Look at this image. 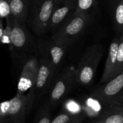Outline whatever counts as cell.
<instances>
[{
	"instance_id": "obj_14",
	"label": "cell",
	"mask_w": 123,
	"mask_h": 123,
	"mask_svg": "<svg viewBox=\"0 0 123 123\" xmlns=\"http://www.w3.org/2000/svg\"><path fill=\"white\" fill-rule=\"evenodd\" d=\"M103 123H123V106H108L101 114Z\"/></svg>"
},
{
	"instance_id": "obj_13",
	"label": "cell",
	"mask_w": 123,
	"mask_h": 123,
	"mask_svg": "<svg viewBox=\"0 0 123 123\" xmlns=\"http://www.w3.org/2000/svg\"><path fill=\"white\" fill-rule=\"evenodd\" d=\"M12 15L17 20L25 22L28 20L30 9V0H10Z\"/></svg>"
},
{
	"instance_id": "obj_21",
	"label": "cell",
	"mask_w": 123,
	"mask_h": 123,
	"mask_svg": "<svg viewBox=\"0 0 123 123\" xmlns=\"http://www.w3.org/2000/svg\"><path fill=\"white\" fill-rule=\"evenodd\" d=\"M66 111L73 114V115H78L82 114V109L80 106L76 102L74 101H70L66 105Z\"/></svg>"
},
{
	"instance_id": "obj_19",
	"label": "cell",
	"mask_w": 123,
	"mask_h": 123,
	"mask_svg": "<svg viewBox=\"0 0 123 123\" xmlns=\"http://www.w3.org/2000/svg\"><path fill=\"white\" fill-rule=\"evenodd\" d=\"M0 15L1 19H5L12 15L10 2L6 0H0Z\"/></svg>"
},
{
	"instance_id": "obj_15",
	"label": "cell",
	"mask_w": 123,
	"mask_h": 123,
	"mask_svg": "<svg viewBox=\"0 0 123 123\" xmlns=\"http://www.w3.org/2000/svg\"><path fill=\"white\" fill-rule=\"evenodd\" d=\"M112 13L114 26L120 36L123 33V0H114Z\"/></svg>"
},
{
	"instance_id": "obj_9",
	"label": "cell",
	"mask_w": 123,
	"mask_h": 123,
	"mask_svg": "<svg viewBox=\"0 0 123 123\" xmlns=\"http://www.w3.org/2000/svg\"><path fill=\"white\" fill-rule=\"evenodd\" d=\"M36 43L38 56L48 61L57 71L62 62L67 48L56 43L52 37L40 38Z\"/></svg>"
},
{
	"instance_id": "obj_10",
	"label": "cell",
	"mask_w": 123,
	"mask_h": 123,
	"mask_svg": "<svg viewBox=\"0 0 123 123\" xmlns=\"http://www.w3.org/2000/svg\"><path fill=\"white\" fill-rule=\"evenodd\" d=\"M40 67L39 56L35 54L22 61L16 94H25L34 85L38 76Z\"/></svg>"
},
{
	"instance_id": "obj_8",
	"label": "cell",
	"mask_w": 123,
	"mask_h": 123,
	"mask_svg": "<svg viewBox=\"0 0 123 123\" xmlns=\"http://www.w3.org/2000/svg\"><path fill=\"white\" fill-rule=\"evenodd\" d=\"M26 115V94H16L10 100L1 103L0 123H24Z\"/></svg>"
},
{
	"instance_id": "obj_2",
	"label": "cell",
	"mask_w": 123,
	"mask_h": 123,
	"mask_svg": "<svg viewBox=\"0 0 123 123\" xmlns=\"http://www.w3.org/2000/svg\"><path fill=\"white\" fill-rule=\"evenodd\" d=\"M91 14L74 12L53 33L55 42L68 48L79 38L90 24Z\"/></svg>"
},
{
	"instance_id": "obj_18",
	"label": "cell",
	"mask_w": 123,
	"mask_h": 123,
	"mask_svg": "<svg viewBox=\"0 0 123 123\" xmlns=\"http://www.w3.org/2000/svg\"><path fill=\"white\" fill-rule=\"evenodd\" d=\"M123 70V33L120 36V43L117 53V67L115 70V77Z\"/></svg>"
},
{
	"instance_id": "obj_4",
	"label": "cell",
	"mask_w": 123,
	"mask_h": 123,
	"mask_svg": "<svg viewBox=\"0 0 123 123\" xmlns=\"http://www.w3.org/2000/svg\"><path fill=\"white\" fill-rule=\"evenodd\" d=\"M40 67L36 82L26 94L27 114L32 109L35 102L49 91L57 71L43 58L39 56Z\"/></svg>"
},
{
	"instance_id": "obj_3",
	"label": "cell",
	"mask_w": 123,
	"mask_h": 123,
	"mask_svg": "<svg viewBox=\"0 0 123 123\" xmlns=\"http://www.w3.org/2000/svg\"><path fill=\"white\" fill-rule=\"evenodd\" d=\"M103 55V48L100 44H93L88 48L76 68L77 84L83 86L92 84Z\"/></svg>"
},
{
	"instance_id": "obj_11",
	"label": "cell",
	"mask_w": 123,
	"mask_h": 123,
	"mask_svg": "<svg viewBox=\"0 0 123 123\" xmlns=\"http://www.w3.org/2000/svg\"><path fill=\"white\" fill-rule=\"evenodd\" d=\"M76 0H56L49 22L48 30L54 33L74 12Z\"/></svg>"
},
{
	"instance_id": "obj_23",
	"label": "cell",
	"mask_w": 123,
	"mask_h": 123,
	"mask_svg": "<svg viewBox=\"0 0 123 123\" xmlns=\"http://www.w3.org/2000/svg\"><path fill=\"white\" fill-rule=\"evenodd\" d=\"M103 123V122H102V121H101V120H100L99 121H98V122H97V123Z\"/></svg>"
},
{
	"instance_id": "obj_1",
	"label": "cell",
	"mask_w": 123,
	"mask_h": 123,
	"mask_svg": "<svg viewBox=\"0 0 123 123\" xmlns=\"http://www.w3.org/2000/svg\"><path fill=\"white\" fill-rule=\"evenodd\" d=\"M11 26L10 50L14 58L23 61L30 55L37 54V43L29 32L25 22H21L9 16Z\"/></svg>"
},
{
	"instance_id": "obj_17",
	"label": "cell",
	"mask_w": 123,
	"mask_h": 123,
	"mask_svg": "<svg viewBox=\"0 0 123 123\" xmlns=\"http://www.w3.org/2000/svg\"><path fill=\"white\" fill-rule=\"evenodd\" d=\"M52 109L45 102L40 109L33 123H51V111Z\"/></svg>"
},
{
	"instance_id": "obj_24",
	"label": "cell",
	"mask_w": 123,
	"mask_h": 123,
	"mask_svg": "<svg viewBox=\"0 0 123 123\" xmlns=\"http://www.w3.org/2000/svg\"><path fill=\"white\" fill-rule=\"evenodd\" d=\"M6 1H8V2H10V0H6Z\"/></svg>"
},
{
	"instance_id": "obj_16",
	"label": "cell",
	"mask_w": 123,
	"mask_h": 123,
	"mask_svg": "<svg viewBox=\"0 0 123 123\" xmlns=\"http://www.w3.org/2000/svg\"><path fill=\"white\" fill-rule=\"evenodd\" d=\"M98 0H76V7L74 12L89 13L97 6Z\"/></svg>"
},
{
	"instance_id": "obj_7",
	"label": "cell",
	"mask_w": 123,
	"mask_h": 123,
	"mask_svg": "<svg viewBox=\"0 0 123 123\" xmlns=\"http://www.w3.org/2000/svg\"><path fill=\"white\" fill-rule=\"evenodd\" d=\"M77 84L76 69L66 67L54 79L49 90V95L46 103L52 109L55 108Z\"/></svg>"
},
{
	"instance_id": "obj_22",
	"label": "cell",
	"mask_w": 123,
	"mask_h": 123,
	"mask_svg": "<svg viewBox=\"0 0 123 123\" xmlns=\"http://www.w3.org/2000/svg\"><path fill=\"white\" fill-rule=\"evenodd\" d=\"M86 117V115L85 114H80L76 115L73 118L70 120V121H67L66 123H81L85 120Z\"/></svg>"
},
{
	"instance_id": "obj_6",
	"label": "cell",
	"mask_w": 123,
	"mask_h": 123,
	"mask_svg": "<svg viewBox=\"0 0 123 123\" xmlns=\"http://www.w3.org/2000/svg\"><path fill=\"white\" fill-rule=\"evenodd\" d=\"M91 96L105 107L123 106V70L93 89Z\"/></svg>"
},
{
	"instance_id": "obj_20",
	"label": "cell",
	"mask_w": 123,
	"mask_h": 123,
	"mask_svg": "<svg viewBox=\"0 0 123 123\" xmlns=\"http://www.w3.org/2000/svg\"><path fill=\"white\" fill-rule=\"evenodd\" d=\"M77 115H73L67 111L63 112L54 118L50 123H66L70 121Z\"/></svg>"
},
{
	"instance_id": "obj_12",
	"label": "cell",
	"mask_w": 123,
	"mask_h": 123,
	"mask_svg": "<svg viewBox=\"0 0 123 123\" xmlns=\"http://www.w3.org/2000/svg\"><path fill=\"white\" fill-rule=\"evenodd\" d=\"M119 43L120 36L113 38L111 43L105 69L100 80V84L106 82L115 77Z\"/></svg>"
},
{
	"instance_id": "obj_5",
	"label": "cell",
	"mask_w": 123,
	"mask_h": 123,
	"mask_svg": "<svg viewBox=\"0 0 123 123\" xmlns=\"http://www.w3.org/2000/svg\"><path fill=\"white\" fill-rule=\"evenodd\" d=\"M56 0H30L28 19L33 32L40 36L49 31V22Z\"/></svg>"
}]
</instances>
